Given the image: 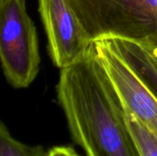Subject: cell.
I'll use <instances>...</instances> for the list:
<instances>
[{"label": "cell", "mask_w": 157, "mask_h": 156, "mask_svg": "<svg viewBox=\"0 0 157 156\" xmlns=\"http://www.w3.org/2000/svg\"><path fill=\"white\" fill-rule=\"evenodd\" d=\"M129 128L141 150L143 156H157V134L139 121L126 108Z\"/></svg>", "instance_id": "cell-8"}, {"label": "cell", "mask_w": 157, "mask_h": 156, "mask_svg": "<svg viewBox=\"0 0 157 156\" xmlns=\"http://www.w3.org/2000/svg\"><path fill=\"white\" fill-rule=\"evenodd\" d=\"M109 40L157 98V60L141 44L125 40Z\"/></svg>", "instance_id": "cell-6"}, {"label": "cell", "mask_w": 157, "mask_h": 156, "mask_svg": "<svg viewBox=\"0 0 157 156\" xmlns=\"http://www.w3.org/2000/svg\"><path fill=\"white\" fill-rule=\"evenodd\" d=\"M47 156H81L70 146H55L47 151Z\"/></svg>", "instance_id": "cell-9"}, {"label": "cell", "mask_w": 157, "mask_h": 156, "mask_svg": "<svg viewBox=\"0 0 157 156\" xmlns=\"http://www.w3.org/2000/svg\"><path fill=\"white\" fill-rule=\"evenodd\" d=\"M38 1L49 54L54 65L61 70L77 61L94 42L86 37L66 0Z\"/></svg>", "instance_id": "cell-4"}, {"label": "cell", "mask_w": 157, "mask_h": 156, "mask_svg": "<svg viewBox=\"0 0 157 156\" xmlns=\"http://www.w3.org/2000/svg\"><path fill=\"white\" fill-rule=\"evenodd\" d=\"M104 63L125 108L157 134V98L109 40L96 41Z\"/></svg>", "instance_id": "cell-5"}, {"label": "cell", "mask_w": 157, "mask_h": 156, "mask_svg": "<svg viewBox=\"0 0 157 156\" xmlns=\"http://www.w3.org/2000/svg\"><path fill=\"white\" fill-rule=\"evenodd\" d=\"M0 60L14 88L29 86L39 74L38 34L25 0H0Z\"/></svg>", "instance_id": "cell-3"}, {"label": "cell", "mask_w": 157, "mask_h": 156, "mask_svg": "<svg viewBox=\"0 0 157 156\" xmlns=\"http://www.w3.org/2000/svg\"><path fill=\"white\" fill-rule=\"evenodd\" d=\"M142 46L157 60V31L145 44Z\"/></svg>", "instance_id": "cell-10"}, {"label": "cell", "mask_w": 157, "mask_h": 156, "mask_svg": "<svg viewBox=\"0 0 157 156\" xmlns=\"http://www.w3.org/2000/svg\"><path fill=\"white\" fill-rule=\"evenodd\" d=\"M91 42L145 44L157 31V0H66Z\"/></svg>", "instance_id": "cell-2"}, {"label": "cell", "mask_w": 157, "mask_h": 156, "mask_svg": "<svg viewBox=\"0 0 157 156\" xmlns=\"http://www.w3.org/2000/svg\"><path fill=\"white\" fill-rule=\"evenodd\" d=\"M56 93L72 139L85 155L143 156L95 43L61 69Z\"/></svg>", "instance_id": "cell-1"}, {"label": "cell", "mask_w": 157, "mask_h": 156, "mask_svg": "<svg viewBox=\"0 0 157 156\" xmlns=\"http://www.w3.org/2000/svg\"><path fill=\"white\" fill-rule=\"evenodd\" d=\"M0 156H47L40 145H29L13 137L4 122L0 126Z\"/></svg>", "instance_id": "cell-7"}]
</instances>
